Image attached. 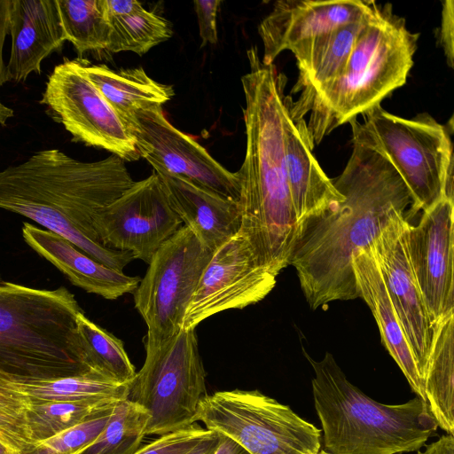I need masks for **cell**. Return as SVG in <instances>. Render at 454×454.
<instances>
[{
    "mask_svg": "<svg viewBox=\"0 0 454 454\" xmlns=\"http://www.w3.org/2000/svg\"><path fill=\"white\" fill-rule=\"evenodd\" d=\"M341 174L333 180L344 200L298 221L289 265L310 309L359 298L356 253L369 247L396 213L411 215L413 199L390 161L357 129Z\"/></svg>",
    "mask_w": 454,
    "mask_h": 454,
    "instance_id": "obj_1",
    "label": "cell"
},
{
    "mask_svg": "<svg viewBox=\"0 0 454 454\" xmlns=\"http://www.w3.org/2000/svg\"><path fill=\"white\" fill-rule=\"evenodd\" d=\"M249 72L241 78L247 148L238 170L239 231L258 263L274 276L289 265L296 216L288 188L284 121L286 77L264 65L256 46L247 51Z\"/></svg>",
    "mask_w": 454,
    "mask_h": 454,
    "instance_id": "obj_2",
    "label": "cell"
},
{
    "mask_svg": "<svg viewBox=\"0 0 454 454\" xmlns=\"http://www.w3.org/2000/svg\"><path fill=\"white\" fill-rule=\"evenodd\" d=\"M419 35L411 33L391 4H379L361 29L342 74L302 102L286 95L294 117L304 118L312 147L405 84Z\"/></svg>",
    "mask_w": 454,
    "mask_h": 454,
    "instance_id": "obj_3",
    "label": "cell"
},
{
    "mask_svg": "<svg viewBox=\"0 0 454 454\" xmlns=\"http://www.w3.org/2000/svg\"><path fill=\"white\" fill-rule=\"evenodd\" d=\"M312 393L327 454H400L419 450L438 425L419 396L401 404L372 400L354 386L326 352L316 361Z\"/></svg>",
    "mask_w": 454,
    "mask_h": 454,
    "instance_id": "obj_4",
    "label": "cell"
},
{
    "mask_svg": "<svg viewBox=\"0 0 454 454\" xmlns=\"http://www.w3.org/2000/svg\"><path fill=\"white\" fill-rule=\"evenodd\" d=\"M81 312L65 287L38 289L0 275V372L22 380L92 372L78 325Z\"/></svg>",
    "mask_w": 454,
    "mask_h": 454,
    "instance_id": "obj_5",
    "label": "cell"
},
{
    "mask_svg": "<svg viewBox=\"0 0 454 454\" xmlns=\"http://www.w3.org/2000/svg\"><path fill=\"white\" fill-rule=\"evenodd\" d=\"M134 182L124 160L116 155L87 162L59 149H46L0 170V202L43 205L99 244L96 218Z\"/></svg>",
    "mask_w": 454,
    "mask_h": 454,
    "instance_id": "obj_6",
    "label": "cell"
},
{
    "mask_svg": "<svg viewBox=\"0 0 454 454\" xmlns=\"http://www.w3.org/2000/svg\"><path fill=\"white\" fill-rule=\"evenodd\" d=\"M356 125L364 137L386 156L413 199L411 215L453 196V132L427 113L411 119L394 115L376 106Z\"/></svg>",
    "mask_w": 454,
    "mask_h": 454,
    "instance_id": "obj_7",
    "label": "cell"
},
{
    "mask_svg": "<svg viewBox=\"0 0 454 454\" xmlns=\"http://www.w3.org/2000/svg\"><path fill=\"white\" fill-rule=\"evenodd\" d=\"M195 419L250 454H320L322 450L321 430L258 390L205 395Z\"/></svg>",
    "mask_w": 454,
    "mask_h": 454,
    "instance_id": "obj_8",
    "label": "cell"
},
{
    "mask_svg": "<svg viewBox=\"0 0 454 454\" xmlns=\"http://www.w3.org/2000/svg\"><path fill=\"white\" fill-rule=\"evenodd\" d=\"M145 352L142 368L129 384L127 397L150 415L145 434L162 435L195 424L206 391L195 329L181 330Z\"/></svg>",
    "mask_w": 454,
    "mask_h": 454,
    "instance_id": "obj_9",
    "label": "cell"
},
{
    "mask_svg": "<svg viewBox=\"0 0 454 454\" xmlns=\"http://www.w3.org/2000/svg\"><path fill=\"white\" fill-rule=\"evenodd\" d=\"M213 251L183 225L156 251L134 291V303L146 326L145 350L182 329L185 310Z\"/></svg>",
    "mask_w": 454,
    "mask_h": 454,
    "instance_id": "obj_10",
    "label": "cell"
},
{
    "mask_svg": "<svg viewBox=\"0 0 454 454\" xmlns=\"http://www.w3.org/2000/svg\"><path fill=\"white\" fill-rule=\"evenodd\" d=\"M73 140L111 152L124 161L140 158L135 139L82 70V60L56 66L41 101Z\"/></svg>",
    "mask_w": 454,
    "mask_h": 454,
    "instance_id": "obj_11",
    "label": "cell"
},
{
    "mask_svg": "<svg viewBox=\"0 0 454 454\" xmlns=\"http://www.w3.org/2000/svg\"><path fill=\"white\" fill-rule=\"evenodd\" d=\"M124 126L135 139L140 157L155 172L176 175L239 201L238 172H231L190 136L174 127L165 117L162 106L137 111Z\"/></svg>",
    "mask_w": 454,
    "mask_h": 454,
    "instance_id": "obj_12",
    "label": "cell"
},
{
    "mask_svg": "<svg viewBox=\"0 0 454 454\" xmlns=\"http://www.w3.org/2000/svg\"><path fill=\"white\" fill-rule=\"evenodd\" d=\"M158 175L134 182L96 218L94 231L105 247L132 254L149 264L160 246L183 225Z\"/></svg>",
    "mask_w": 454,
    "mask_h": 454,
    "instance_id": "obj_13",
    "label": "cell"
},
{
    "mask_svg": "<svg viewBox=\"0 0 454 454\" xmlns=\"http://www.w3.org/2000/svg\"><path fill=\"white\" fill-rule=\"evenodd\" d=\"M275 285L276 276L258 263L248 240L238 232L214 251L189 301L181 330L195 329L219 312L257 303Z\"/></svg>",
    "mask_w": 454,
    "mask_h": 454,
    "instance_id": "obj_14",
    "label": "cell"
},
{
    "mask_svg": "<svg viewBox=\"0 0 454 454\" xmlns=\"http://www.w3.org/2000/svg\"><path fill=\"white\" fill-rule=\"evenodd\" d=\"M454 200L442 199L405 230L406 249L430 321L454 313Z\"/></svg>",
    "mask_w": 454,
    "mask_h": 454,
    "instance_id": "obj_15",
    "label": "cell"
},
{
    "mask_svg": "<svg viewBox=\"0 0 454 454\" xmlns=\"http://www.w3.org/2000/svg\"><path fill=\"white\" fill-rule=\"evenodd\" d=\"M407 215L395 214L372 242L371 248L411 349L419 374L424 381L434 326L430 321L407 254Z\"/></svg>",
    "mask_w": 454,
    "mask_h": 454,
    "instance_id": "obj_16",
    "label": "cell"
},
{
    "mask_svg": "<svg viewBox=\"0 0 454 454\" xmlns=\"http://www.w3.org/2000/svg\"><path fill=\"white\" fill-rule=\"evenodd\" d=\"M373 1L279 0L262 20L258 33L263 44L262 62L273 64L284 51L363 18Z\"/></svg>",
    "mask_w": 454,
    "mask_h": 454,
    "instance_id": "obj_17",
    "label": "cell"
},
{
    "mask_svg": "<svg viewBox=\"0 0 454 454\" xmlns=\"http://www.w3.org/2000/svg\"><path fill=\"white\" fill-rule=\"evenodd\" d=\"M8 81L20 82L66 40L56 0H12Z\"/></svg>",
    "mask_w": 454,
    "mask_h": 454,
    "instance_id": "obj_18",
    "label": "cell"
},
{
    "mask_svg": "<svg viewBox=\"0 0 454 454\" xmlns=\"http://www.w3.org/2000/svg\"><path fill=\"white\" fill-rule=\"evenodd\" d=\"M155 173L171 208L204 247L214 252L239 232L241 215L238 201L184 177Z\"/></svg>",
    "mask_w": 454,
    "mask_h": 454,
    "instance_id": "obj_19",
    "label": "cell"
},
{
    "mask_svg": "<svg viewBox=\"0 0 454 454\" xmlns=\"http://www.w3.org/2000/svg\"><path fill=\"white\" fill-rule=\"evenodd\" d=\"M22 237L40 256L49 261L70 282L107 300L134 293L141 278L126 275L92 259L59 235L24 223Z\"/></svg>",
    "mask_w": 454,
    "mask_h": 454,
    "instance_id": "obj_20",
    "label": "cell"
},
{
    "mask_svg": "<svg viewBox=\"0 0 454 454\" xmlns=\"http://www.w3.org/2000/svg\"><path fill=\"white\" fill-rule=\"evenodd\" d=\"M284 132L286 177L298 222L343 200L344 196L315 159L306 121L290 114L286 99Z\"/></svg>",
    "mask_w": 454,
    "mask_h": 454,
    "instance_id": "obj_21",
    "label": "cell"
},
{
    "mask_svg": "<svg viewBox=\"0 0 454 454\" xmlns=\"http://www.w3.org/2000/svg\"><path fill=\"white\" fill-rule=\"evenodd\" d=\"M353 269L359 298L366 302L372 312L382 343L403 372L411 390L427 403L423 381L371 245L356 253Z\"/></svg>",
    "mask_w": 454,
    "mask_h": 454,
    "instance_id": "obj_22",
    "label": "cell"
},
{
    "mask_svg": "<svg viewBox=\"0 0 454 454\" xmlns=\"http://www.w3.org/2000/svg\"><path fill=\"white\" fill-rule=\"evenodd\" d=\"M374 3L372 10L360 20L303 42L291 51L299 68L298 79L292 90V94L299 92L295 102L306 100L342 74Z\"/></svg>",
    "mask_w": 454,
    "mask_h": 454,
    "instance_id": "obj_23",
    "label": "cell"
},
{
    "mask_svg": "<svg viewBox=\"0 0 454 454\" xmlns=\"http://www.w3.org/2000/svg\"><path fill=\"white\" fill-rule=\"evenodd\" d=\"M82 70L123 124L137 111L162 106L175 94L172 86L154 81L141 67L113 70L106 65H90L82 59Z\"/></svg>",
    "mask_w": 454,
    "mask_h": 454,
    "instance_id": "obj_24",
    "label": "cell"
},
{
    "mask_svg": "<svg viewBox=\"0 0 454 454\" xmlns=\"http://www.w3.org/2000/svg\"><path fill=\"white\" fill-rule=\"evenodd\" d=\"M22 388L31 403L68 402L109 409L126 400L129 384H119L94 372L59 377L29 378Z\"/></svg>",
    "mask_w": 454,
    "mask_h": 454,
    "instance_id": "obj_25",
    "label": "cell"
},
{
    "mask_svg": "<svg viewBox=\"0 0 454 454\" xmlns=\"http://www.w3.org/2000/svg\"><path fill=\"white\" fill-rule=\"evenodd\" d=\"M424 392L438 427L454 434V313L434 325L424 376Z\"/></svg>",
    "mask_w": 454,
    "mask_h": 454,
    "instance_id": "obj_26",
    "label": "cell"
},
{
    "mask_svg": "<svg viewBox=\"0 0 454 454\" xmlns=\"http://www.w3.org/2000/svg\"><path fill=\"white\" fill-rule=\"evenodd\" d=\"M106 8L111 26L108 51L144 55L172 36L168 21L138 1L106 0Z\"/></svg>",
    "mask_w": 454,
    "mask_h": 454,
    "instance_id": "obj_27",
    "label": "cell"
},
{
    "mask_svg": "<svg viewBox=\"0 0 454 454\" xmlns=\"http://www.w3.org/2000/svg\"><path fill=\"white\" fill-rule=\"evenodd\" d=\"M66 40L76 51L106 50L111 26L106 0H56Z\"/></svg>",
    "mask_w": 454,
    "mask_h": 454,
    "instance_id": "obj_28",
    "label": "cell"
},
{
    "mask_svg": "<svg viewBox=\"0 0 454 454\" xmlns=\"http://www.w3.org/2000/svg\"><path fill=\"white\" fill-rule=\"evenodd\" d=\"M0 208L11 211L43 225L66 239L77 249L98 262L119 271L134 259L129 252L105 247L93 242L54 210L40 204L22 201L0 202Z\"/></svg>",
    "mask_w": 454,
    "mask_h": 454,
    "instance_id": "obj_29",
    "label": "cell"
},
{
    "mask_svg": "<svg viewBox=\"0 0 454 454\" xmlns=\"http://www.w3.org/2000/svg\"><path fill=\"white\" fill-rule=\"evenodd\" d=\"M78 325L90 370L114 382L129 384L136 371L123 342L90 320L83 311L78 315Z\"/></svg>",
    "mask_w": 454,
    "mask_h": 454,
    "instance_id": "obj_30",
    "label": "cell"
},
{
    "mask_svg": "<svg viewBox=\"0 0 454 454\" xmlns=\"http://www.w3.org/2000/svg\"><path fill=\"white\" fill-rule=\"evenodd\" d=\"M150 415L126 399L118 403L99 436L79 454H134L145 436Z\"/></svg>",
    "mask_w": 454,
    "mask_h": 454,
    "instance_id": "obj_31",
    "label": "cell"
},
{
    "mask_svg": "<svg viewBox=\"0 0 454 454\" xmlns=\"http://www.w3.org/2000/svg\"><path fill=\"white\" fill-rule=\"evenodd\" d=\"M112 408L99 409L77 403L49 402L31 403L27 414L34 442H36L51 437Z\"/></svg>",
    "mask_w": 454,
    "mask_h": 454,
    "instance_id": "obj_32",
    "label": "cell"
},
{
    "mask_svg": "<svg viewBox=\"0 0 454 454\" xmlns=\"http://www.w3.org/2000/svg\"><path fill=\"white\" fill-rule=\"evenodd\" d=\"M114 408L51 437L35 442L26 454H79L99 436L107 425Z\"/></svg>",
    "mask_w": 454,
    "mask_h": 454,
    "instance_id": "obj_33",
    "label": "cell"
},
{
    "mask_svg": "<svg viewBox=\"0 0 454 454\" xmlns=\"http://www.w3.org/2000/svg\"><path fill=\"white\" fill-rule=\"evenodd\" d=\"M34 442L27 414L0 404V444L12 454H26Z\"/></svg>",
    "mask_w": 454,
    "mask_h": 454,
    "instance_id": "obj_34",
    "label": "cell"
},
{
    "mask_svg": "<svg viewBox=\"0 0 454 454\" xmlns=\"http://www.w3.org/2000/svg\"><path fill=\"white\" fill-rule=\"evenodd\" d=\"M208 432L195 423L160 435L134 454H187Z\"/></svg>",
    "mask_w": 454,
    "mask_h": 454,
    "instance_id": "obj_35",
    "label": "cell"
},
{
    "mask_svg": "<svg viewBox=\"0 0 454 454\" xmlns=\"http://www.w3.org/2000/svg\"><path fill=\"white\" fill-rule=\"evenodd\" d=\"M193 4L201 38L200 46L216 43L218 42L216 18L221 1L196 0Z\"/></svg>",
    "mask_w": 454,
    "mask_h": 454,
    "instance_id": "obj_36",
    "label": "cell"
},
{
    "mask_svg": "<svg viewBox=\"0 0 454 454\" xmlns=\"http://www.w3.org/2000/svg\"><path fill=\"white\" fill-rule=\"evenodd\" d=\"M438 43L443 50L447 65L454 67V2H442L441 24L437 34Z\"/></svg>",
    "mask_w": 454,
    "mask_h": 454,
    "instance_id": "obj_37",
    "label": "cell"
},
{
    "mask_svg": "<svg viewBox=\"0 0 454 454\" xmlns=\"http://www.w3.org/2000/svg\"><path fill=\"white\" fill-rule=\"evenodd\" d=\"M12 0H0V87L8 81L7 67L3 59V47L10 34Z\"/></svg>",
    "mask_w": 454,
    "mask_h": 454,
    "instance_id": "obj_38",
    "label": "cell"
},
{
    "mask_svg": "<svg viewBox=\"0 0 454 454\" xmlns=\"http://www.w3.org/2000/svg\"><path fill=\"white\" fill-rule=\"evenodd\" d=\"M418 454H454V436L447 434L442 435L437 441L426 446L425 450Z\"/></svg>",
    "mask_w": 454,
    "mask_h": 454,
    "instance_id": "obj_39",
    "label": "cell"
},
{
    "mask_svg": "<svg viewBox=\"0 0 454 454\" xmlns=\"http://www.w3.org/2000/svg\"><path fill=\"white\" fill-rule=\"evenodd\" d=\"M220 441L217 432L209 430L196 446L187 454H214Z\"/></svg>",
    "mask_w": 454,
    "mask_h": 454,
    "instance_id": "obj_40",
    "label": "cell"
},
{
    "mask_svg": "<svg viewBox=\"0 0 454 454\" xmlns=\"http://www.w3.org/2000/svg\"><path fill=\"white\" fill-rule=\"evenodd\" d=\"M218 434L220 441L214 454H250L241 445L230 437L221 433Z\"/></svg>",
    "mask_w": 454,
    "mask_h": 454,
    "instance_id": "obj_41",
    "label": "cell"
},
{
    "mask_svg": "<svg viewBox=\"0 0 454 454\" xmlns=\"http://www.w3.org/2000/svg\"><path fill=\"white\" fill-rule=\"evenodd\" d=\"M14 112L0 101V125H5L7 121L13 117Z\"/></svg>",
    "mask_w": 454,
    "mask_h": 454,
    "instance_id": "obj_42",
    "label": "cell"
},
{
    "mask_svg": "<svg viewBox=\"0 0 454 454\" xmlns=\"http://www.w3.org/2000/svg\"><path fill=\"white\" fill-rule=\"evenodd\" d=\"M0 454H12L8 450H6L2 444H0Z\"/></svg>",
    "mask_w": 454,
    "mask_h": 454,
    "instance_id": "obj_43",
    "label": "cell"
},
{
    "mask_svg": "<svg viewBox=\"0 0 454 454\" xmlns=\"http://www.w3.org/2000/svg\"><path fill=\"white\" fill-rule=\"evenodd\" d=\"M320 454H327L323 450H321Z\"/></svg>",
    "mask_w": 454,
    "mask_h": 454,
    "instance_id": "obj_44",
    "label": "cell"
}]
</instances>
